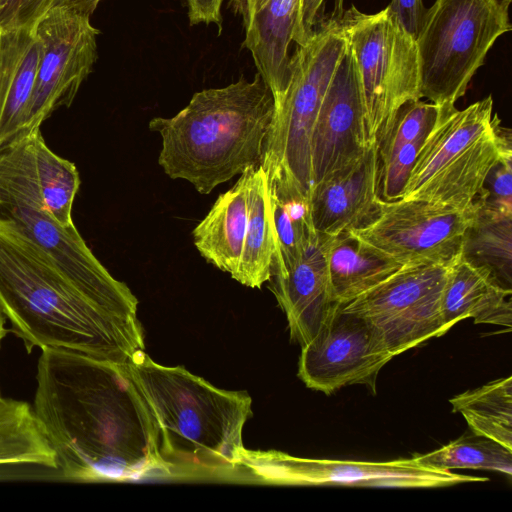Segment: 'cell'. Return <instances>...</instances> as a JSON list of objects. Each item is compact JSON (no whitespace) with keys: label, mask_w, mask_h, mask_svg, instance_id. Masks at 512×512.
<instances>
[{"label":"cell","mask_w":512,"mask_h":512,"mask_svg":"<svg viewBox=\"0 0 512 512\" xmlns=\"http://www.w3.org/2000/svg\"><path fill=\"white\" fill-rule=\"evenodd\" d=\"M370 145L356 66L347 47L325 92L314 125L312 187L330 173L358 160Z\"/></svg>","instance_id":"cell-14"},{"label":"cell","mask_w":512,"mask_h":512,"mask_svg":"<svg viewBox=\"0 0 512 512\" xmlns=\"http://www.w3.org/2000/svg\"><path fill=\"white\" fill-rule=\"evenodd\" d=\"M511 140L510 129L493 114L491 95L463 110L442 109L401 198L459 210L482 205L490 173L501 160H511Z\"/></svg>","instance_id":"cell-5"},{"label":"cell","mask_w":512,"mask_h":512,"mask_svg":"<svg viewBox=\"0 0 512 512\" xmlns=\"http://www.w3.org/2000/svg\"><path fill=\"white\" fill-rule=\"evenodd\" d=\"M270 201L276 243L272 271L295 264L319 235L312 222L309 202L271 193Z\"/></svg>","instance_id":"cell-27"},{"label":"cell","mask_w":512,"mask_h":512,"mask_svg":"<svg viewBox=\"0 0 512 512\" xmlns=\"http://www.w3.org/2000/svg\"><path fill=\"white\" fill-rule=\"evenodd\" d=\"M100 0H54L53 5L63 4L70 6L80 12L92 15ZM52 5V6H53Z\"/></svg>","instance_id":"cell-35"},{"label":"cell","mask_w":512,"mask_h":512,"mask_svg":"<svg viewBox=\"0 0 512 512\" xmlns=\"http://www.w3.org/2000/svg\"><path fill=\"white\" fill-rule=\"evenodd\" d=\"M511 288L504 285L486 265L462 256L453 264L441 303L444 324L450 330L461 320L512 326Z\"/></svg>","instance_id":"cell-18"},{"label":"cell","mask_w":512,"mask_h":512,"mask_svg":"<svg viewBox=\"0 0 512 512\" xmlns=\"http://www.w3.org/2000/svg\"><path fill=\"white\" fill-rule=\"evenodd\" d=\"M275 250L269 184L260 165L252 171L246 233L239 266L232 278L244 286L261 288L270 279Z\"/></svg>","instance_id":"cell-23"},{"label":"cell","mask_w":512,"mask_h":512,"mask_svg":"<svg viewBox=\"0 0 512 512\" xmlns=\"http://www.w3.org/2000/svg\"><path fill=\"white\" fill-rule=\"evenodd\" d=\"M39 56L33 27L0 32V148L24 132Z\"/></svg>","instance_id":"cell-19"},{"label":"cell","mask_w":512,"mask_h":512,"mask_svg":"<svg viewBox=\"0 0 512 512\" xmlns=\"http://www.w3.org/2000/svg\"><path fill=\"white\" fill-rule=\"evenodd\" d=\"M456 261L402 266L341 307L362 317L387 350L399 355L449 331L443 322L441 303Z\"/></svg>","instance_id":"cell-9"},{"label":"cell","mask_w":512,"mask_h":512,"mask_svg":"<svg viewBox=\"0 0 512 512\" xmlns=\"http://www.w3.org/2000/svg\"><path fill=\"white\" fill-rule=\"evenodd\" d=\"M380 160L377 143L355 162L314 184L309 205L316 232L335 236L361 227L376 212Z\"/></svg>","instance_id":"cell-15"},{"label":"cell","mask_w":512,"mask_h":512,"mask_svg":"<svg viewBox=\"0 0 512 512\" xmlns=\"http://www.w3.org/2000/svg\"><path fill=\"white\" fill-rule=\"evenodd\" d=\"M33 413L73 482L171 478L151 412L128 364L45 349Z\"/></svg>","instance_id":"cell-1"},{"label":"cell","mask_w":512,"mask_h":512,"mask_svg":"<svg viewBox=\"0 0 512 512\" xmlns=\"http://www.w3.org/2000/svg\"><path fill=\"white\" fill-rule=\"evenodd\" d=\"M32 467L56 470L55 453L32 408L0 394V480Z\"/></svg>","instance_id":"cell-22"},{"label":"cell","mask_w":512,"mask_h":512,"mask_svg":"<svg viewBox=\"0 0 512 512\" xmlns=\"http://www.w3.org/2000/svg\"><path fill=\"white\" fill-rule=\"evenodd\" d=\"M325 0H300L293 42L303 45L313 35L324 18Z\"/></svg>","instance_id":"cell-32"},{"label":"cell","mask_w":512,"mask_h":512,"mask_svg":"<svg viewBox=\"0 0 512 512\" xmlns=\"http://www.w3.org/2000/svg\"><path fill=\"white\" fill-rule=\"evenodd\" d=\"M270 478L292 485H345L376 488H439L484 482L487 477L428 468L414 458L387 462L298 458L274 452L266 455Z\"/></svg>","instance_id":"cell-13"},{"label":"cell","mask_w":512,"mask_h":512,"mask_svg":"<svg viewBox=\"0 0 512 512\" xmlns=\"http://www.w3.org/2000/svg\"><path fill=\"white\" fill-rule=\"evenodd\" d=\"M346 49V40L331 12L308 41L296 45L291 54L288 84L274 100L261 162L270 193L277 197L309 202L313 185V129L325 92Z\"/></svg>","instance_id":"cell-6"},{"label":"cell","mask_w":512,"mask_h":512,"mask_svg":"<svg viewBox=\"0 0 512 512\" xmlns=\"http://www.w3.org/2000/svg\"><path fill=\"white\" fill-rule=\"evenodd\" d=\"M393 357L362 317L339 306L301 347L298 376L325 394L353 384L374 388L379 371Z\"/></svg>","instance_id":"cell-12"},{"label":"cell","mask_w":512,"mask_h":512,"mask_svg":"<svg viewBox=\"0 0 512 512\" xmlns=\"http://www.w3.org/2000/svg\"><path fill=\"white\" fill-rule=\"evenodd\" d=\"M4 318L5 317H4L3 313L0 310V347H1V342H2L3 338L5 337V335L7 333V330L4 327Z\"/></svg>","instance_id":"cell-36"},{"label":"cell","mask_w":512,"mask_h":512,"mask_svg":"<svg viewBox=\"0 0 512 512\" xmlns=\"http://www.w3.org/2000/svg\"><path fill=\"white\" fill-rule=\"evenodd\" d=\"M426 137L401 146L386 160L380 162V199L393 201L402 197L417 154Z\"/></svg>","instance_id":"cell-29"},{"label":"cell","mask_w":512,"mask_h":512,"mask_svg":"<svg viewBox=\"0 0 512 512\" xmlns=\"http://www.w3.org/2000/svg\"><path fill=\"white\" fill-rule=\"evenodd\" d=\"M511 163V160H501L489 175L493 179L491 189L485 187V203L509 214H512Z\"/></svg>","instance_id":"cell-31"},{"label":"cell","mask_w":512,"mask_h":512,"mask_svg":"<svg viewBox=\"0 0 512 512\" xmlns=\"http://www.w3.org/2000/svg\"><path fill=\"white\" fill-rule=\"evenodd\" d=\"M272 91L257 72L222 88L196 92L170 118L150 120L162 139L158 164L172 179L190 182L201 194L261 165L274 114Z\"/></svg>","instance_id":"cell-4"},{"label":"cell","mask_w":512,"mask_h":512,"mask_svg":"<svg viewBox=\"0 0 512 512\" xmlns=\"http://www.w3.org/2000/svg\"><path fill=\"white\" fill-rule=\"evenodd\" d=\"M387 7L403 27L416 38L426 10L422 0H391Z\"/></svg>","instance_id":"cell-33"},{"label":"cell","mask_w":512,"mask_h":512,"mask_svg":"<svg viewBox=\"0 0 512 512\" xmlns=\"http://www.w3.org/2000/svg\"><path fill=\"white\" fill-rule=\"evenodd\" d=\"M461 256L488 266L500 281L511 288L512 282V214L485 202L465 233Z\"/></svg>","instance_id":"cell-25"},{"label":"cell","mask_w":512,"mask_h":512,"mask_svg":"<svg viewBox=\"0 0 512 512\" xmlns=\"http://www.w3.org/2000/svg\"><path fill=\"white\" fill-rule=\"evenodd\" d=\"M476 435L512 450V377L500 378L450 399Z\"/></svg>","instance_id":"cell-24"},{"label":"cell","mask_w":512,"mask_h":512,"mask_svg":"<svg viewBox=\"0 0 512 512\" xmlns=\"http://www.w3.org/2000/svg\"><path fill=\"white\" fill-rule=\"evenodd\" d=\"M222 2L223 0H186L190 25L214 23L217 25L220 34L223 22Z\"/></svg>","instance_id":"cell-34"},{"label":"cell","mask_w":512,"mask_h":512,"mask_svg":"<svg viewBox=\"0 0 512 512\" xmlns=\"http://www.w3.org/2000/svg\"><path fill=\"white\" fill-rule=\"evenodd\" d=\"M332 14L356 66L367 140L377 143L398 109L421 99L415 38L388 7L365 14L339 0Z\"/></svg>","instance_id":"cell-8"},{"label":"cell","mask_w":512,"mask_h":512,"mask_svg":"<svg viewBox=\"0 0 512 512\" xmlns=\"http://www.w3.org/2000/svg\"><path fill=\"white\" fill-rule=\"evenodd\" d=\"M480 206L459 210L418 200L379 199L370 220L350 232L402 266L449 264L461 256L465 233Z\"/></svg>","instance_id":"cell-10"},{"label":"cell","mask_w":512,"mask_h":512,"mask_svg":"<svg viewBox=\"0 0 512 512\" xmlns=\"http://www.w3.org/2000/svg\"><path fill=\"white\" fill-rule=\"evenodd\" d=\"M128 367L172 478L222 476L246 463L242 433L252 416L246 392L219 389L184 367L156 363L144 351Z\"/></svg>","instance_id":"cell-3"},{"label":"cell","mask_w":512,"mask_h":512,"mask_svg":"<svg viewBox=\"0 0 512 512\" xmlns=\"http://www.w3.org/2000/svg\"><path fill=\"white\" fill-rule=\"evenodd\" d=\"M300 0H239L229 4L243 18V46L251 53L257 72L269 85L274 100L289 79L290 47Z\"/></svg>","instance_id":"cell-17"},{"label":"cell","mask_w":512,"mask_h":512,"mask_svg":"<svg viewBox=\"0 0 512 512\" xmlns=\"http://www.w3.org/2000/svg\"><path fill=\"white\" fill-rule=\"evenodd\" d=\"M54 0H0V32L32 28Z\"/></svg>","instance_id":"cell-30"},{"label":"cell","mask_w":512,"mask_h":512,"mask_svg":"<svg viewBox=\"0 0 512 512\" xmlns=\"http://www.w3.org/2000/svg\"><path fill=\"white\" fill-rule=\"evenodd\" d=\"M442 108L421 99L403 104L385 134L377 141L380 162L401 146L426 137L441 114Z\"/></svg>","instance_id":"cell-28"},{"label":"cell","mask_w":512,"mask_h":512,"mask_svg":"<svg viewBox=\"0 0 512 512\" xmlns=\"http://www.w3.org/2000/svg\"><path fill=\"white\" fill-rule=\"evenodd\" d=\"M90 18L70 6L55 4L34 24L40 56L24 132L41 127L59 108L69 107L92 72L100 31Z\"/></svg>","instance_id":"cell-11"},{"label":"cell","mask_w":512,"mask_h":512,"mask_svg":"<svg viewBox=\"0 0 512 512\" xmlns=\"http://www.w3.org/2000/svg\"><path fill=\"white\" fill-rule=\"evenodd\" d=\"M319 245L326 262L333 299L339 306L373 288L402 267L350 231L335 236L319 235Z\"/></svg>","instance_id":"cell-21"},{"label":"cell","mask_w":512,"mask_h":512,"mask_svg":"<svg viewBox=\"0 0 512 512\" xmlns=\"http://www.w3.org/2000/svg\"><path fill=\"white\" fill-rule=\"evenodd\" d=\"M137 307L129 287L107 292L79 283L26 235L0 222V310L29 352L129 364L145 349Z\"/></svg>","instance_id":"cell-2"},{"label":"cell","mask_w":512,"mask_h":512,"mask_svg":"<svg viewBox=\"0 0 512 512\" xmlns=\"http://www.w3.org/2000/svg\"><path fill=\"white\" fill-rule=\"evenodd\" d=\"M413 458L422 466L438 470L481 469L512 475V450L474 433Z\"/></svg>","instance_id":"cell-26"},{"label":"cell","mask_w":512,"mask_h":512,"mask_svg":"<svg viewBox=\"0 0 512 512\" xmlns=\"http://www.w3.org/2000/svg\"><path fill=\"white\" fill-rule=\"evenodd\" d=\"M221 194L206 217L194 228V245L205 260L233 277L237 272L246 233L252 171Z\"/></svg>","instance_id":"cell-20"},{"label":"cell","mask_w":512,"mask_h":512,"mask_svg":"<svg viewBox=\"0 0 512 512\" xmlns=\"http://www.w3.org/2000/svg\"><path fill=\"white\" fill-rule=\"evenodd\" d=\"M512 0H435L415 38L420 96L451 109L496 40L511 30Z\"/></svg>","instance_id":"cell-7"},{"label":"cell","mask_w":512,"mask_h":512,"mask_svg":"<svg viewBox=\"0 0 512 512\" xmlns=\"http://www.w3.org/2000/svg\"><path fill=\"white\" fill-rule=\"evenodd\" d=\"M269 288L286 315L291 339L308 343L339 308L319 238L293 265L272 270Z\"/></svg>","instance_id":"cell-16"}]
</instances>
